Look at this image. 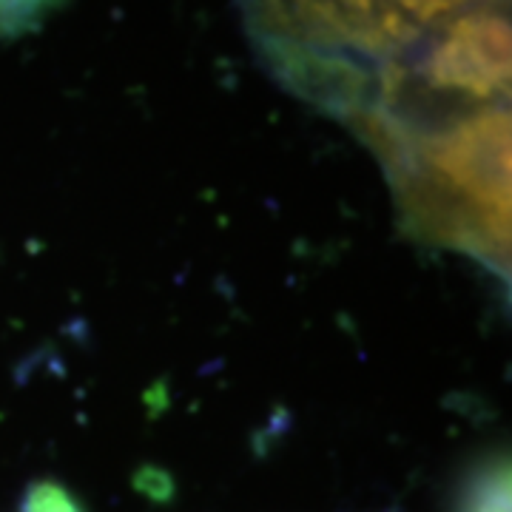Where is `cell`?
Wrapping results in <instances>:
<instances>
[{"mask_svg": "<svg viewBox=\"0 0 512 512\" xmlns=\"http://www.w3.org/2000/svg\"><path fill=\"white\" fill-rule=\"evenodd\" d=\"M350 128L382 163L410 237L510 279V103L427 120L365 114Z\"/></svg>", "mask_w": 512, "mask_h": 512, "instance_id": "cell-1", "label": "cell"}, {"mask_svg": "<svg viewBox=\"0 0 512 512\" xmlns=\"http://www.w3.org/2000/svg\"><path fill=\"white\" fill-rule=\"evenodd\" d=\"M510 77V0H484L444 20L421 37L410 55L390 66L359 117L427 120L510 103Z\"/></svg>", "mask_w": 512, "mask_h": 512, "instance_id": "cell-2", "label": "cell"}, {"mask_svg": "<svg viewBox=\"0 0 512 512\" xmlns=\"http://www.w3.org/2000/svg\"><path fill=\"white\" fill-rule=\"evenodd\" d=\"M461 512H510V461L493 458L467 484Z\"/></svg>", "mask_w": 512, "mask_h": 512, "instance_id": "cell-3", "label": "cell"}, {"mask_svg": "<svg viewBox=\"0 0 512 512\" xmlns=\"http://www.w3.org/2000/svg\"><path fill=\"white\" fill-rule=\"evenodd\" d=\"M387 15L402 20L407 29H413L416 35H427L444 20L456 18L458 12L484 3V0H376Z\"/></svg>", "mask_w": 512, "mask_h": 512, "instance_id": "cell-4", "label": "cell"}, {"mask_svg": "<svg viewBox=\"0 0 512 512\" xmlns=\"http://www.w3.org/2000/svg\"><path fill=\"white\" fill-rule=\"evenodd\" d=\"M57 0H0V40L29 32L49 15Z\"/></svg>", "mask_w": 512, "mask_h": 512, "instance_id": "cell-5", "label": "cell"}, {"mask_svg": "<svg viewBox=\"0 0 512 512\" xmlns=\"http://www.w3.org/2000/svg\"><path fill=\"white\" fill-rule=\"evenodd\" d=\"M23 512H83L80 504L74 501V495L60 487L55 481H40L35 484L29 495H26V504Z\"/></svg>", "mask_w": 512, "mask_h": 512, "instance_id": "cell-6", "label": "cell"}]
</instances>
